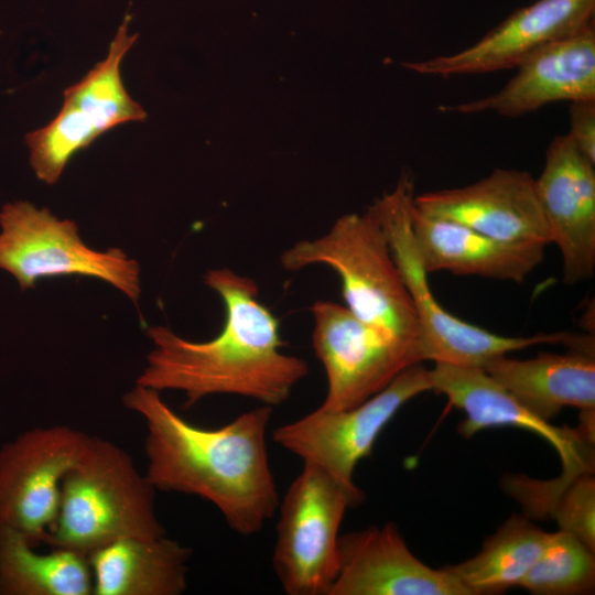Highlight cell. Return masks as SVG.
<instances>
[{"mask_svg":"<svg viewBox=\"0 0 595 595\" xmlns=\"http://www.w3.org/2000/svg\"><path fill=\"white\" fill-rule=\"evenodd\" d=\"M204 282L223 302L220 332L194 342L165 326L150 327L153 348L137 383L160 392L181 391L186 408L214 394L239 396L271 408L282 404L307 377L310 366L282 351L280 323L260 301L257 282L229 268L208 270Z\"/></svg>","mask_w":595,"mask_h":595,"instance_id":"2","label":"cell"},{"mask_svg":"<svg viewBox=\"0 0 595 595\" xmlns=\"http://www.w3.org/2000/svg\"><path fill=\"white\" fill-rule=\"evenodd\" d=\"M192 554L166 534L111 542L87 554L93 595H181Z\"/></svg>","mask_w":595,"mask_h":595,"instance_id":"20","label":"cell"},{"mask_svg":"<svg viewBox=\"0 0 595 595\" xmlns=\"http://www.w3.org/2000/svg\"><path fill=\"white\" fill-rule=\"evenodd\" d=\"M426 391H432L430 369L418 363L361 403L336 411L317 407L275 428L272 440L302 462L355 484L357 464L371 454L385 426L408 401Z\"/></svg>","mask_w":595,"mask_h":595,"instance_id":"9","label":"cell"},{"mask_svg":"<svg viewBox=\"0 0 595 595\" xmlns=\"http://www.w3.org/2000/svg\"><path fill=\"white\" fill-rule=\"evenodd\" d=\"M126 14L106 57L78 83L64 91V102L45 127L29 132L25 143L36 177L55 184L69 160L106 131L130 121H143L147 112L128 94L121 77V62L138 39L129 34Z\"/></svg>","mask_w":595,"mask_h":595,"instance_id":"8","label":"cell"},{"mask_svg":"<svg viewBox=\"0 0 595 595\" xmlns=\"http://www.w3.org/2000/svg\"><path fill=\"white\" fill-rule=\"evenodd\" d=\"M594 11L595 0H536L457 53L402 65L421 75L440 77L516 67L543 46L592 25Z\"/></svg>","mask_w":595,"mask_h":595,"instance_id":"12","label":"cell"},{"mask_svg":"<svg viewBox=\"0 0 595 595\" xmlns=\"http://www.w3.org/2000/svg\"><path fill=\"white\" fill-rule=\"evenodd\" d=\"M432 391L466 414L458 432L472 437L479 431L496 426H516L540 435L558 452L562 472H594L595 439L577 425L556 426L522 405L504 387L479 367H463L434 363L430 369Z\"/></svg>","mask_w":595,"mask_h":595,"instance_id":"15","label":"cell"},{"mask_svg":"<svg viewBox=\"0 0 595 595\" xmlns=\"http://www.w3.org/2000/svg\"><path fill=\"white\" fill-rule=\"evenodd\" d=\"M413 182L404 175L369 212L380 223L415 307L423 360L479 367L488 360L541 344H560L563 332L502 336L447 312L434 298L416 247L412 223Z\"/></svg>","mask_w":595,"mask_h":595,"instance_id":"5","label":"cell"},{"mask_svg":"<svg viewBox=\"0 0 595 595\" xmlns=\"http://www.w3.org/2000/svg\"><path fill=\"white\" fill-rule=\"evenodd\" d=\"M122 401L143 419L145 476L155 490L210 502L244 537L260 532L274 517L280 498L267 442L273 408L259 404L220 428L205 429L176 413L152 388L137 383Z\"/></svg>","mask_w":595,"mask_h":595,"instance_id":"1","label":"cell"},{"mask_svg":"<svg viewBox=\"0 0 595 595\" xmlns=\"http://www.w3.org/2000/svg\"><path fill=\"white\" fill-rule=\"evenodd\" d=\"M364 493L309 462L279 501L274 575L288 595H328L338 571L339 530Z\"/></svg>","mask_w":595,"mask_h":595,"instance_id":"6","label":"cell"},{"mask_svg":"<svg viewBox=\"0 0 595 595\" xmlns=\"http://www.w3.org/2000/svg\"><path fill=\"white\" fill-rule=\"evenodd\" d=\"M411 223L428 274L447 271L521 283L544 258L545 245L501 241L463 224L426 215L414 204Z\"/></svg>","mask_w":595,"mask_h":595,"instance_id":"18","label":"cell"},{"mask_svg":"<svg viewBox=\"0 0 595 595\" xmlns=\"http://www.w3.org/2000/svg\"><path fill=\"white\" fill-rule=\"evenodd\" d=\"M482 369L547 421L566 407L595 413V354L569 349L566 354L541 353L529 359L502 355Z\"/></svg>","mask_w":595,"mask_h":595,"instance_id":"19","label":"cell"},{"mask_svg":"<svg viewBox=\"0 0 595 595\" xmlns=\"http://www.w3.org/2000/svg\"><path fill=\"white\" fill-rule=\"evenodd\" d=\"M280 266L288 272L313 266L332 269L340 280L345 306L354 315L421 347L414 304L386 234L369 210L344 215L325 234L294 242L280 255Z\"/></svg>","mask_w":595,"mask_h":595,"instance_id":"4","label":"cell"},{"mask_svg":"<svg viewBox=\"0 0 595 595\" xmlns=\"http://www.w3.org/2000/svg\"><path fill=\"white\" fill-rule=\"evenodd\" d=\"M519 587L534 595L594 593L595 551L566 531L552 532Z\"/></svg>","mask_w":595,"mask_h":595,"instance_id":"24","label":"cell"},{"mask_svg":"<svg viewBox=\"0 0 595 595\" xmlns=\"http://www.w3.org/2000/svg\"><path fill=\"white\" fill-rule=\"evenodd\" d=\"M516 67L517 73L500 90L442 109L519 117L552 102L595 99L593 24L543 46Z\"/></svg>","mask_w":595,"mask_h":595,"instance_id":"17","label":"cell"},{"mask_svg":"<svg viewBox=\"0 0 595 595\" xmlns=\"http://www.w3.org/2000/svg\"><path fill=\"white\" fill-rule=\"evenodd\" d=\"M0 595H93L88 558L63 548L37 552L22 532L0 526Z\"/></svg>","mask_w":595,"mask_h":595,"instance_id":"21","label":"cell"},{"mask_svg":"<svg viewBox=\"0 0 595 595\" xmlns=\"http://www.w3.org/2000/svg\"><path fill=\"white\" fill-rule=\"evenodd\" d=\"M89 435L68 425L34 428L0 448V526L26 536L34 545L56 518L64 476Z\"/></svg>","mask_w":595,"mask_h":595,"instance_id":"11","label":"cell"},{"mask_svg":"<svg viewBox=\"0 0 595 595\" xmlns=\"http://www.w3.org/2000/svg\"><path fill=\"white\" fill-rule=\"evenodd\" d=\"M154 491L123 448L89 435L63 478L58 511L42 543L87 555L117 540L165 536Z\"/></svg>","mask_w":595,"mask_h":595,"instance_id":"3","label":"cell"},{"mask_svg":"<svg viewBox=\"0 0 595 595\" xmlns=\"http://www.w3.org/2000/svg\"><path fill=\"white\" fill-rule=\"evenodd\" d=\"M567 134L553 138L545 151L537 194L562 257L563 281L584 282L595 272V170Z\"/></svg>","mask_w":595,"mask_h":595,"instance_id":"14","label":"cell"},{"mask_svg":"<svg viewBox=\"0 0 595 595\" xmlns=\"http://www.w3.org/2000/svg\"><path fill=\"white\" fill-rule=\"evenodd\" d=\"M0 228V269L13 275L22 291L44 278L85 275L113 285L138 305V262L119 248L88 247L73 220L18 201L1 208Z\"/></svg>","mask_w":595,"mask_h":595,"instance_id":"7","label":"cell"},{"mask_svg":"<svg viewBox=\"0 0 595 595\" xmlns=\"http://www.w3.org/2000/svg\"><path fill=\"white\" fill-rule=\"evenodd\" d=\"M413 204L426 215L463 224L501 241L551 244L536 178L527 171L495 169L469 185L414 196Z\"/></svg>","mask_w":595,"mask_h":595,"instance_id":"13","label":"cell"},{"mask_svg":"<svg viewBox=\"0 0 595 595\" xmlns=\"http://www.w3.org/2000/svg\"><path fill=\"white\" fill-rule=\"evenodd\" d=\"M506 494L517 500L528 518H550L595 551L594 472L565 473L548 480L524 475L505 476Z\"/></svg>","mask_w":595,"mask_h":595,"instance_id":"23","label":"cell"},{"mask_svg":"<svg viewBox=\"0 0 595 595\" xmlns=\"http://www.w3.org/2000/svg\"><path fill=\"white\" fill-rule=\"evenodd\" d=\"M310 310L312 346L327 381L320 404L323 409L355 407L407 368L424 361L420 346L398 340L363 322L345 305L317 300Z\"/></svg>","mask_w":595,"mask_h":595,"instance_id":"10","label":"cell"},{"mask_svg":"<svg viewBox=\"0 0 595 595\" xmlns=\"http://www.w3.org/2000/svg\"><path fill=\"white\" fill-rule=\"evenodd\" d=\"M550 532L513 515L468 560L446 565L472 595L499 594L519 586L542 553Z\"/></svg>","mask_w":595,"mask_h":595,"instance_id":"22","label":"cell"},{"mask_svg":"<svg viewBox=\"0 0 595 595\" xmlns=\"http://www.w3.org/2000/svg\"><path fill=\"white\" fill-rule=\"evenodd\" d=\"M328 595H472L446 569L409 549L393 522L340 534L338 571Z\"/></svg>","mask_w":595,"mask_h":595,"instance_id":"16","label":"cell"},{"mask_svg":"<svg viewBox=\"0 0 595 595\" xmlns=\"http://www.w3.org/2000/svg\"><path fill=\"white\" fill-rule=\"evenodd\" d=\"M570 130L566 133L577 150L595 164V99L570 102Z\"/></svg>","mask_w":595,"mask_h":595,"instance_id":"25","label":"cell"}]
</instances>
